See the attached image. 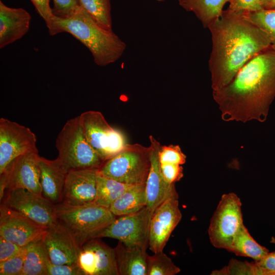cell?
<instances>
[{
    "label": "cell",
    "instance_id": "obj_1",
    "mask_svg": "<svg viewBox=\"0 0 275 275\" xmlns=\"http://www.w3.org/2000/svg\"><path fill=\"white\" fill-rule=\"evenodd\" d=\"M212 95L223 120L264 122L275 98V48L271 46L252 58Z\"/></svg>",
    "mask_w": 275,
    "mask_h": 275
},
{
    "label": "cell",
    "instance_id": "obj_2",
    "mask_svg": "<svg viewBox=\"0 0 275 275\" xmlns=\"http://www.w3.org/2000/svg\"><path fill=\"white\" fill-rule=\"evenodd\" d=\"M208 28L212 40L209 69L213 91L230 83L248 62L271 46L267 34L243 12L228 8Z\"/></svg>",
    "mask_w": 275,
    "mask_h": 275
},
{
    "label": "cell",
    "instance_id": "obj_3",
    "mask_svg": "<svg viewBox=\"0 0 275 275\" xmlns=\"http://www.w3.org/2000/svg\"><path fill=\"white\" fill-rule=\"evenodd\" d=\"M47 29L51 36L61 33L71 34L89 50L99 66L116 62L126 48L125 43L113 30L100 25L81 6L69 17L54 16Z\"/></svg>",
    "mask_w": 275,
    "mask_h": 275
},
{
    "label": "cell",
    "instance_id": "obj_4",
    "mask_svg": "<svg viewBox=\"0 0 275 275\" xmlns=\"http://www.w3.org/2000/svg\"><path fill=\"white\" fill-rule=\"evenodd\" d=\"M55 206L57 221L69 231L80 248L97 238L117 217L109 208L94 204L71 205L61 202Z\"/></svg>",
    "mask_w": 275,
    "mask_h": 275
},
{
    "label": "cell",
    "instance_id": "obj_5",
    "mask_svg": "<svg viewBox=\"0 0 275 275\" xmlns=\"http://www.w3.org/2000/svg\"><path fill=\"white\" fill-rule=\"evenodd\" d=\"M57 159L66 170L98 168L104 162L88 141L76 117L66 121L56 141Z\"/></svg>",
    "mask_w": 275,
    "mask_h": 275
},
{
    "label": "cell",
    "instance_id": "obj_6",
    "mask_svg": "<svg viewBox=\"0 0 275 275\" xmlns=\"http://www.w3.org/2000/svg\"><path fill=\"white\" fill-rule=\"evenodd\" d=\"M150 146L127 144L98 169L102 175L120 182L135 185L146 183L151 165Z\"/></svg>",
    "mask_w": 275,
    "mask_h": 275
},
{
    "label": "cell",
    "instance_id": "obj_7",
    "mask_svg": "<svg viewBox=\"0 0 275 275\" xmlns=\"http://www.w3.org/2000/svg\"><path fill=\"white\" fill-rule=\"evenodd\" d=\"M78 117L88 141L103 162L119 153L127 144L123 133L112 127L101 112L86 111Z\"/></svg>",
    "mask_w": 275,
    "mask_h": 275
},
{
    "label": "cell",
    "instance_id": "obj_8",
    "mask_svg": "<svg viewBox=\"0 0 275 275\" xmlns=\"http://www.w3.org/2000/svg\"><path fill=\"white\" fill-rule=\"evenodd\" d=\"M241 202L233 193L222 196L208 228L212 244L228 251L233 239L243 225Z\"/></svg>",
    "mask_w": 275,
    "mask_h": 275
},
{
    "label": "cell",
    "instance_id": "obj_9",
    "mask_svg": "<svg viewBox=\"0 0 275 275\" xmlns=\"http://www.w3.org/2000/svg\"><path fill=\"white\" fill-rule=\"evenodd\" d=\"M38 151H32L15 158L0 174V200L7 190L24 188L42 196L40 183Z\"/></svg>",
    "mask_w": 275,
    "mask_h": 275
},
{
    "label": "cell",
    "instance_id": "obj_10",
    "mask_svg": "<svg viewBox=\"0 0 275 275\" xmlns=\"http://www.w3.org/2000/svg\"><path fill=\"white\" fill-rule=\"evenodd\" d=\"M1 203L47 228L58 222L56 206L42 196L24 188L6 191Z\"/></svg>",
    "mask_w": 275,
    "mask_h": 275
},
{
    "label": "cell",
    "instance_id": "obj_11",
    "mask_svg": "<svg viewBox=\"0 0 275 275\" xmlns=\"http://www.w3.org/2000/svg\"><path fill=\"white\" fill-rule=\"evenodd\" d=\"M151 218L146 207L135 213L118 216L97 238H114L127 246L147 248Z\"/></svg>",
    "mask_w": 275,
    "mask_h": 275
},
{
    "label": "cell",
    "instance_id": "obj_12",
    "mask_svg": "<svg viewBox=\"0 0 275 275\" xmlns=\"http://www.w3.org/2000/svg\"><path fill=\"white\" fill-rule=\"evenodd\" d=\"M181 218L178 194L175 187L156 208L150 219L148 246L153 253L163 251Z\"/></svg>",
    "mask_w": 275,
    "mask_h": 275
},
{
    "label": "cell",
    "instance_id": "obj_13",
    "mask_svg": "<svg viewBox=\"0 0 275 275\" xmlns=\"http://www.w3.org/2000/svg\"><path fill=\"white\" fill-rule=\"evenodd\" d=\"M35 134L28 127L8 119H0V174L16 157L38 151Z\"/></svg>",
    "mask_w": 275,
    "mask_h": 275
},
{
    "label": "cell",
    "instance_id": "obj_14",
    "mask_svg": "<svg viewBox=\"0 0 275 275\" xmlns=\"http://www.w3.org/2000/svg\"><path fill=\"white\" fill-rule=\"evenodd\" d=\"M46 229L20 212L1 204V237L20 246H25L42 238Z\"/></svg>",
    "mask_w": 275,
    "mask_h": 275
},
{
    "label": "cell",
    "instance_id": "obj_15",
    "mask_svg": "<svg viewBox=\"0 0 275 275\" xmlns=\"http://www.w3.org/2000/svg\"><path fill=\"white\" fill-rule=\"evenodd\" d=\"M77 263L84 275H119L114 248L92 239L80 248Z\"/></svg>",
    "mask_w": 275,
    "mask_h": 275
},
{
    "label": "cell",
    "instance_id": "obj_16",
    "mask_svg": "<svg viewBox=\"0 0 275 275\" xmlns=\"http://www.w3.org/2000/svg\"><path fill=\"white\" fill-rule=\"evenodd\" d=\"M42 240L47 256L52 264L77 263L80 247L69 231L58 221L46 229Z\"/></svg>",
    "mask_w": 275,
    "mask_h": 275
},
{
    "label": "cell",
    "instance_id": "obj_17",
    "mask_svg": "<svg viewBox=\"0 0 275 275\" xmlns=\"http://www.w3.org/2000/svg\"><path fill=\"white\" fill-rule=\"evenodd\" d=\"M98 169L69 171L66 176L62 202L71 205L92 204L96 193V176Z\"/></svg>",
    "mask_w": 275,
    "mask_h": 275
},
{
    "label": "cell",
    "instance_id": "obj_18",
    "mask_svg": "<svg viewBox=\"0 0 275 275\" xmlns=\"http://www.w3.org/2000/svg\"><path fill=\"white\" fill-rule=\"evenodd\" d=\"M151 150V165L145 183L146 207L151 216L156 208L167 198L175 184L167 182L160 170L158 154L160 143L152 135L149 136Z\"/></svg>",
    "mask_w": 275,
    "mask_h": 275
},
{
    "label": "cell",
    "instance_id": "obj_19",
    "mask_svg": "<svg viewBox=\"0 0 275 275\" xmlns=\"http://www.w3.org/2000/svg\"><path fill=\"white\" fill-rule=\"evenodd\" d=\"M32 17L24 9L9 7L0 1V48L22 38L29 31Z\"/></svg>",
    "mask_w": 275,
    "mask_h": 275
},
{
    "label": "cell",
    "instance_id": "obj_20",
    "mask_svg": "<svg viewBox=\"0 0 275 275\" xmlns=\"http://www.w3.org/2000/svg\"><path fill=\"white\" fill-rule=\"evenodd\" d=\"M38 166L42 196L54 205L61 203L68 172L57 158L49 160L40 156Z\"/></svg>",
    "mask_w": 275,
    "mask_h": 275
},
{
    "label": "cell",
    "instance_id": "obj_21",
    "mask_svg": "<svg viewBox=\"0 0 275 275\" xmlns=\"http://www.w3.org/2000/svg\"><path fill=\"white\" fill-rule=\"evenodd\" d=\"M146 249L127 246L119 241L114 250L119 275H147Z\"/></svg>",
    "mask_w": 275,
    "mask_h": 275
},
{
    "label": "cell",
    "instance_id": "obj_22",
    "mask_svg": "<svg viewBox=\"0 0 275 275\" xmlns=\"http://www.w3.org/2000/svg\"><path fill=\"white\" fill-rule=\"evenodd\" d=\"M233 0H178L179 5L188 12L194 13L205 28L218 19L225 5Z\"/></svg>",
    "mask_w": 275,
    "mask_h": 275
},
{
    "label": "cell",
    "instance_id": "obj_23",
    "mask_svg": "<svg viewBox=\"0 0 275 275\" xmlns=\"http://www.w3.org/2000/svg\"><path fill=\"white\" fill-rule=\"evenodd\" d=\"M146 207L145 183L127 189L109 207L116 216L135 213Z\"/></svg>",
    "mask_w": 275,
    "mask_h": 275
},
{
    "label": "cell",
    "instance_id": "obj_24",
    "mask_svg": "<svg viewBox=\"0 0 275 275\" xmlns=\"http://www.w3.org/2000/svg\"><path fill=\"white\" fill-rule=\"evenodd\" d=\"M132 185L108 178L97 171L96 193L92 204L109 208L113 203Z\"/></svg>",
    "mask_w": 275,
    "mask_h": 275
},
{
    "label": "cell",
    "instance_id": "obj_25",
    "mask_svg": "<svg viewBox=\"0 0 275 275\" xmlns=\"http://www.w3.org/2000/svg\"><path fill=\"white\" fill-rule=\"evenodd\" d=\"M228 251L254 261L261 260L269 253L266 248L260 245L253 238L244 225L235 236Z\"/></svg>",
    "mask_w": 275,
    "mask_h": 275
},
{
    "label": "cell",
    "instance_id": "obj_26",
    "mask_svg": "<svg viewBox=\"0 0 275 275\" xmlns=\"http://www.w3.org/2000/svg\"><path fill=\"white\" fill-rule=\"evenodd\" d=\"M47 255L42 238L26 245V252L21 275H47Z\"/></svg>",
    "mask_w": 275,
    "mask_h": 275
},
{
    "label": "cell",
    "instance_id": "obj_27",
    "mask_svg": "<svg viewBox=\"0 0 275 275\" xmlns=\"http://www.w3.org/2000/svg\"><path fill=\"white\" fill-rule=\"evenodd\" d=\"M90 16L103 28L112 30L110 0H78Z\"/></svg>",
    "mask_w": 275,
    "mask_h": 275
},
{
    "label": "cell",
    "instance_id": "obj_28",
    "mask_svg": "<svg viewBox=\"0 0 275 275\" xmlns=\"http://www.w3.org/2000/svg\"><path fill=\"white\" fill-rule=\"evenodd\" d=\"M180 272V268L163 251L148 255L147 275H175Z\"/></svg>",
    "mask_w": 275,
    "mask_h": 275
},
{
    "label": "cell",
    "instance_id": "obj_29",
    "mask_svg": "<svg viewBox=\"0 0 275 275\" xmlns=\"http://www.w3.org/2000/svg\"><path fill=\"white\" fill-rule=\"evenodd\" d=\"M255 25L263 30L275 48V9H263L255 12H243Z\"/></svg>",
    "mask_w": 275,
    "mask_h": 275
},
{
    "label": "cell",
    "instance_id": "obj_30",
    "mask_svg": "<svg viewBox=\"0 0 275 275\" xmlns=\"http://www.w3.org/2000/svg\"><path fill=\"white\" fill-rule=\"evenodd\" d=\"M26 252V246L15 256L0 262L1 275H21Z\"/></svg>",
    "mask_w": 275,
    "mask_h": 275
},
{
    "label": "cell",
    "instance_id": "obj_31",
    "mask_svg": "<svg viewBox=\"0 0 275 275\" xmlns=\"http://www.w3.org/2000/svg\"><path fill=\"white\" fill-rule=\"evenodd\" d=\"M211 274L256 275V270L253 262H241L236 260H232L227 266L220 270L213 271Z\"/></svg>",
    "mask_w": 275,
    "mask_h": 275
},
{
    "label": "cell",
    "instance_id": "obj_32",
    "mask_svg": "<svg viewBox=\"0 0 275 275\" xmlns=\"http://www.w3.org/2000/svg\"><path fill=\"white\" fill-rule=\"evenodd\" d=\"M160 163H169L180 165L186 162V156L179 145L161 146L158 154Z\"/></svg>",
    "mask_w": 275,
    "mask_h": 275
},
{
    "label": "cell",
    "instance_id": "obj_33",
    "mask_svg": "<svg viewBox=\"0 0 275 275\" xmlns=\"http://www.w3.org/2000/svg\"><path fill=\"white\" fill-rule=\"evenodd\" d=\"M47 275H84L77 263L70 264H52L48 256L46 260Z\"/></svg>",
    "mask_w": 275,
    "mask_h": 275
},
{
    "label": "cell",
    "instance_id": "obj_34",
    "mask_svg": "<svg viewBox=\"0 0 275 275\" xmlns=\"http://www.w3.org/2000/svg\"><path fill=\"white\" fill-rule=\"evenodd\" d=\"M53 15L65 18L72 15L80 6L78 0H52Z\"/></svg>",
    "mask_w": 275,
    "mask_h": 275
},
{
    "label": "cell",
    "instance_id": "obj_35",
    "mask_svg": "<svg viewBox=\"0 0 275 275\" xmlns=\"http://www.w3.org/2000/svg\"><path fill=\"white\" fill-rule=\"evenodd\" d=\"M265 0H233L228 9L241 12H255L264 9Z\"/></svg>",
    "mask_w": 275,
    "mask_h": 275
},
{
    "label": "cell",
    "instance_id": "obj_36",
    "mask_svg": "<svg viewBox=\"0 0 275 275\" xmlns=\"http://www.w3.org/2000/svg\"><path fill=\"white\" fill-rule=\"evenodd\" d=\"M160 166L162 176L169 183L175 184L183 177V169L181 165L160 163Z\"/></svg>",
    "mask_w": 275,
    "mask_h": 275
},
{
    "label": "cell",
    "instance_id": "obj_37",
    "mask_svg": "<svg viewBox=\"0 0 275 275\" xmlns=\"http://www.w3.org/2000/svg\"><path fill=\"white\" fill-rule=\"evenodd\" d=\"M253 263L257 275H275V252L268 253L261 260Z\"/></svg>",
    "mask_w": 275,
    "mask_h": 275
},
{
    "label": "cell",
    "instance_id": "obj_38",
    "mask_svg": "<svg viewBox=\"0 0 275 275\" xmlns=\"http://www.w3.org/2000/svg\"><path fill=\"white\" fill-rule=\"evenodd\" d=\"M23 247L0 237V262L15 256Z\"/></svg>",
    "mask_w": 275,
    "mask_h": 275
},
{
    "label": "cell",
    "instance_id": "obj_39",
    "mask_svg": "<svg viewBox=\"0 0 275 275\" xmlns=\"http://www.w3.org/2000/svg\"><path fill=\"white\" fill-rule=\"evenodd\" d=\"M34 5L36 11L44 20L48 28L52 20L54 15L52 9L50 7V0H30Z\"/></svg>",
    "mask_w": 275,
    "mask_h": 275
},
{
    "label": "cell",
    "instance_id": "obj_40",
    "mask_svg": "<svg viewBox=\"0 0 275 275\" xmlns=\"http://www.w3.org/2000/svg\"><path fill=\"white\" fill-rule=\"evenodd\" d=\"M264 9H275V0H265Z\"/></svg>",
    "mask_w": 275,
    "mask_h": 275
},
{
    "label": "cell",
    "instance_id": "obj_41",
    "mask_svg": "<svg viewBox=\"0 0 275 275\" xmlns=\"http://www.w3.org/2000/svg\"><path fill=\"white\" fill-rule=\"evenodd\" d=\"M270 242L271 243H273L275 244V238L274 237H271V240L270 241Z\"/></svg>",
    "mask_w": 275,
    "mask_h": 275
},
{
    "label": "cell",
    "instance_id": "obj_42",
    "mask_svg": "<svg viewBox=\"0 0 275 275\" xmlns=\"http://www.w3.org/2000/svg\"><path fill=\"white\" fill-rule=\"evenodd\" d=\"M156 1H162L163 0H156Z\"/></svg>",
    "mask_w": 275,
    "mask_h": 275
}]
</instances>
